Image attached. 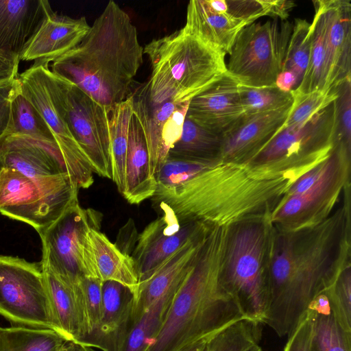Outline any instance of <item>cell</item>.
<instances>
[{
    "label": "cell",
    "mask_w": 351,
    "mask_h": 351,
    "mask_svg": "<svg viewBox=\"0 0 351 351\" xmlns=\"http://www.w3.org/2000/svg\"><path fill=\"white\" fill-rule=\"evenodd\" d=\"M342 200L316 226L284 230L271 224L263 323L280 337L295 328L313 300L351 263L350 184Z\"/></svg>",
    "instance_id": "6da1fadb"
},
{
    "label": "cell",
    "mask_w": 351,
    "mask_h": 351,
    "mask_svg": "<svg viewBox=\"0 0 351 351\" xmlns=\"http://www.w3.org/2000/svg\"><path fill=\"white\" fill-rule=\"evenodd\" d=\"M295 182L266 177L246 165L219 162L180 186L151 197L153 206L172 212L181 222L228 227L239 221L270 217Z\"/></svg>",
    "instance_id": "7a4b0ae2"
},
{
    "label": "cell",
    "mask_w": 351,
    "mask_h": 351,
    "mask_svg": "<svg viewBox=\"0 0 351 351\" xmlns=\"http://www.w3.org/2000/svg\"><path fill=\"white\" fill-rule=\"evenodd\" d=\"M143 54L131 18L110 0L82 40L51 61L49 67L110 109L132 95Z\"/></svg>",
    "instance_id": "3957f363"
},
{
    "label": "cell",
    "mask_w": 351,
    "mask_h": 351,
    "mask_svg": "<svg viewBox=\"0 0 351 351\" xmlns=\"http://www.w3.org/2000/svg\"><path fill=\"white\" fill-rule=\"evenodd\" d=\"M227 227H213L145 351H178L245 318L223 288L221 273Z\"/></svg>",
    "instance_id": "277c9868"
},
{
    "label": "cell",
    "mask_w": 351,
    "mask_h": 351,
    "mask_svg": "<svg viewBox=\"0 0 351 351\" xmlns=\"http://www.w3.org/2000/svg\"><path fill=\"white\" fill-rule=\"evenodd\" d=\"M143 53L152 73L141 92L152 105L190 102L227 71L226 55L183 27L153 39L143 47Z\"/></svg>",
    "instance_id": "5b68a950"
},
{
    "label": "cell",
    "mask_w": 351,
    "mask_h": 351,
    "mask_svg": "<svg viewBox=\"0 0 351 351\" xmlns=\"http://www.w3.org/2000/svg\"><path fill=\"white\" fill-rule=\"evenodd\" d=\"M270 217L235 223L226 230L222 285L246 319L263 324L269 302Z\"/></svg>",
    "instance_id": "8992f818"
},
{
    "label": "cell",
    "mask_w": 351,
    "mask_h": 351,
    "mask_svg": "<svg viewBox=\"0 0 351 351\" xmlns=\"http://www.w3.org/2000/svg\"><path fill=\"white\" fill-rule=\"evenodd\" d=\"M351 150L335 145L330 156L298 178L270 216L284 230L309 228L326 219L350 183Z\"/></svg>",
    "instance_id": "52a82bcc"
},
{
    "label": "cell",
    "mask_w": 351,
    "mask_h": 351,
    "mask_svg": "<svg viewBox=\"0 0 351 351\" xmlns=\"http://www.w3.org/2000/svg\"><path fill=\"white\" fill-rule=\"evenodd\" d=\"M335 128L334 102L304 124L280 130L246 165L264 176L295 181L332 154Z\"/></svg>",
    "instance_id": "ba28073f"
},
{
    "label": "cell",
    "mask_w": 351,
    "mask_h": 351,
    "mask_svg": "<svg viewBox=\"0 0 351 351\" xmlns=\"http://www.w3.org/2000/svg\"><path fill=\"white\" fill-rule=\"evenodd\" d=\"M293 25L287 20L272 18L245 26L228 53L227 71L242 86L275 85L282 69Z\"/></svg>",
    "instance_id": "9c48e42d"
},
{
    "label": "cell",
    "mask_w": 351,
    "mask_h": 351,
    "mask_svg": "<svg viewBox=\"0 0 351 351\" xmlns=\"http://www.w3.org/2000/svg\"><path fill=\"white\" fill-rule=\"evenodd\" d=\"M0 315L12 326L58 333L41 261L0 255Z\"/></svg>",
    "instance_id": "30bf717a"
},
{
    "label": "cell",
    "mask_w": 351,
    "mask_h": 351,
    "mask_svg": "<svg viewBox=\"0 0 351 351\" xmlns=\"http://www.w3.org/2000/svg\"><path fill=\"white\" fill-rule=\"evenodd\" d=\"M52 81L59 109L93 171L112 180L111 108L99 105L75 84L53 73Z\"/></svg>",
    "instance_id": "8fae6325"
},
{
    "label": "cell",
    "mask_w": 351,
    "mask_h": 351,
    "mask_svg": "<svg viewBox=\"0 0 351 351\" xmlns=\"http://www.w3.org/2000/svg\"><path fill=\"white\" fill-rule=\"evenodd\" d=\"M49 64L46 60H36L29 69L19 74L21 93L47 123L67 173L79 189H88L94 182L93 171L59 109Z\"/></svg>",
    "instance_id": "7c38bea8"
},
{
    "label": "cell",
    "mask_w": 351,
    "mask_h": 351,
    "mask_svg": "<svg viewBox=\"0 0 351 351\" xmlns=\"http://www.w3.org/2000/svg\"><path fill=\"white\" fill-rule=\"evenodd\" d=\"M102 215L93 208H84L78 200L55 221L38 234L43 247V265L67 284L75 287L87 277L84 252L87 233L100 230Z\"/></svg>",
    "instance_id": "4fadbf2b"
},
{
    "label": "cell",
    "mask_w": 351,
    "mask_h": 351,
    "mask_svg": "<svg viewBox=\"0 0 351 351\" xmlns=\"http://www.w3.org/2000/svg\"><path fill=\"white\" fill-rule=\"evenodd\" d=\"M162 215L138 234L131 254L138 284L149 279L185 243L213 226L199 221L181 222L165 208Z\"/></svg>",
    "instance_id": "5bb4252c"
},
{
    "label": "cell",
    "mask_w": 351,
    "mask_h": 351,
    "mask_svg": "<svg viewBox=\"0 0 351 351\" xmlns=\"http://www.w3.org/2000/svg\"><path fill=\"white\" fill-rule=\"evenodd\" d=\"M133 97V112L138 119L147 143L150 170L156 178L173 145L180 138L189 102L167 101L152 105L140 91Z\"/></svg>",
    "instance_id": "9a60e30c"
},
{
    "label": "cell",
    "mask_w": 351,
    "mask_h": 351,
    "mask_svg": "<svg viewBox=\"0 0 351 351\" xmlns=\"http://www.w3.org/2000/svg\"><path fill=\"white\" fill-rule=\"evenodd\" d=\"M292 103L273 111L243 114L222 136L221 161L247 164L278 134L289 115Z\"/></svg>",
    "instance_id": "2e32d148"
},
{
    "label": "cell",
    "mask_w": 351,
    "mask_h": 351,
    "mask_svg": "<svg viewBox=\"0 0 351 351\" xmlns=\"http://www.w3.org/2000/svg\"><path fill=\"white\" fill-rule=\"evenodd\" d=\"M243 115L239 83L226 71L190 101L186 117L222 136Z\"/></svg>",
    "instance_id": "e0dca14e"
},
{
    "label": "cell",
    "mask_w": 351,
    "mask_h": 351,
    "mask_svg": "<svg viewBox=\"0 0 351 351\" xmlns=\"http://www.w3.org/2000/svg\"><path fill=\"white\" fill-rule=\"evenodd\" d=\"M102 296L100 323L80 343L101 351H123L133 326V294L121 284L108 280L103 282Z\"/></svg>",
    "instance_id": "ac0fdd59"
},
{
    "label": "cell",
    "mask_w": 351,
    "mask_h": 351,
    "mask_svg": "<svg viewBox=\"0 0 351 351\" xmlns=\"http://www.w3.org/2000/svg\"><path fill=\"white\" fill-rule=\"evenodd\" d=\"M90 29L86 17L58 14L48 5L42 22L26 43L20 60L49 63L75 48Z\"/></svg>",
    "instance_id": "d6986e66"
},
{
    "label": "cell",
    "mask_w": 351,
    "mask_h": 351,
    "mask_svg": "<svg viewBox=\"0 0 351 351\" xmlns=\"http://www.w3.org/2000/svg\"><path fill=\"white\" fill-rule=\"evenodd\" d=\"M210 230L189 241L149 279L138 284L134 296L133 326L156 300L178 290L193 268Z\"/></svg>",
    "instance_id": "ffe728a7"
},
{
    "label": "cell",
    "mask_w": 351,
    "mask_h": 351,
    "mask_svg": "<svg viewBox=\"0 0 351 351\" xmlns=\"http://www.w3.org/2000/svg\"><path fill=\"white\" fill-rule=\"evenodd\" d=\"M84 265L88 278L112 280L127 287L134 296L138 278L131 256L125 254L98 229L87 233Z\"/></svg>",
    "instance_id": "44dd1931"
},
{
    "label": "cell",
    "mask_w": 351,
    "mask_h": 351,
    "mask_svg": "<svg viewBox=\"0 0 351 351\" xmlns=\"http://www.w3.org/2000/svg\"><path fill=\"white\" fill-rule=\"evenodd\" d=\"M326 88H333L351 77V3L348 0H326Z\"/></svg>",
    "instance_id": "7402d4cb"
},
{
    "label": "cell",
    "mask_w": 351,
    "mask_h": 351,
    "mask_svg": "<svg viewBox=\"0 0 351 351\" xmlns=\"http://www.w3.org/2000/svg\"><path fill=\"white\" fill-rule=\"evenodd\" d=\"M34 180L40 188L39 198L12 219L30 225L39 232L78 200L80 189L66 173Z\"/></svg>",
    "instance_id": "603a6c76"
},
{
    "label": "cell",
    "mask_w": 351,
    "mask_h": 351,
    "mask_svg": "<svg viewBox=\"0 0 351 351\" xmlns=\"http://www.w3.org/2000/svg\"><path fill=\"white\" fill-rule=\"evenodd\" d=\"M248 25L229 14L213 10L207 0H191L183 28L199 40L226 55L243 28Z\"/></svg>",
    "instance_id": "cb8c5ba5"
},
{
    "label": "cell",
    "mask_w": 351,
    "mask_h": 351,
    "mask_svg": "<svg viewBox=\"0 0 351 351\" xmlns=\"http://www.w3.org/2000/svg\"><path fill=\"white\" fill-rule=\"evenodd\" d=\"M0 158L4 167L32 179L67 173L58 153L23 136H6L0 143Z\"/></svg>",
    "instance_id": "d4e9b609"
},
{
    "label": "cell",
    "mask_w": 351,
    "mask_h": 351,
    "mask_svg": "<svg viewBox=\"0 0 351 351\" xmlns=\"http://www.w3.org/2000/svg\"><path fill=\"white\" fill-rule=\"evenodd\" d=\"M49 4L46 0H0V49L20 57Z\"/></svg>",
    "instance_id": "484cf974"
},
{
    "label": "cell",
    "mask_w": 351,
    "mask_h": 351,
    "mask_svg": "<svg viewBox=\"0 0 351 351\" xmlns=\"http://www.w3.org/2000/svg\"><path fill=\"white\" fill-rule=\"evenodd\" d=\"M125 180L122 195L131 204L151 198L157 188L156 180L151 173L143 130L133 112L128 128Z\"/></svg>",
    "instance_id": "4316f807"
},
{
    "label": "cell",
    "mask_w": 351,
    "mask_h": 351,
    "mask_svg": "<svg viewBox=\"0 0 351 351\" xmlns=\"http://www.w3.org/2000/svg\"><path fill=\"white\" fill-rule=\"evenodd\" d=\"M43 269L58 333L66 341L81 342L88 330L77 285L73 287L47 267Z\"/></svg>",
    "instance_id": "83f0119b"
},
{
    "label": "cell",
    "mask_w": 351,
    "mask_h": 351,
    "mask_svg": "<svg viewBox=\"0 0 351 351\" xmlns=\"http://www.w3.org/2000/svg\"><path fill=\"white\" fill-rule=\"evenodd\" d=\"M315 16L311 23V47L309 61L299 86L293 94H307L326 88L328 76L326 46L327 7L326 0L313 1Z\"/></svg>",
    "instance_id": "f1b7e54d"
},
{
    "label": "cell",
    "mask_w": 351,
    "mask_h": 351,
    "mask_svg": "<svg viewBox=\"0 0 351 351\" xmlns=\"http://www.w3.org/2000/svg\"><path fill=\"white\" fill-rule=\"evenodd\" d=\"M222 136L185 117L181 135L169 158L203 163L221 162Z\"/></svg>",
    "instance_id": "f546056e"
},
{
    "label": "cell",
    "mask_w": 351,
    "mask_h": 351,
    "mask_svg": "<svg viewBox=\"0 0 351 351\" xmlns=\"http://www.w3.org/2000/svg\"><path fill=\"white\" fill-rule=\"evenodd\" d=\"M311 351H351V332H347L335 318L325 292L311 304Z\"/></svg>",
    "instance_id": "4dcf8cb0"
},
{
    "label": "cell",
    "mask_w": 351,
    "mask_h": 351,
    "mask_svg": "<svg viewBox=\"0 0 351 351\" xmlns=\"http://www.w3.org/2000/svg\"><path fill=\"white\" fill-rule=\"evenodd\" d=\"M132 112V95L110 110L112 180L121 195L125 189L128 128Z\"/></svg>",
    "instance_id": "1f68e13d"
},
{
    "label": "cell",
    "mask_w": 351,
    "mask_h": 351,
    "mask_svg": "<svg viewBox=\"0 0 351 351\" xmlns=\"http://www.w3.org/2000/svg\"><path fill=\"white\" fill-rule=\"evenodd\" d=\"M38 182L14 169L0 171V213L11 219L40 197Z\"/></svg>",
    "instance_id": "d6a6232c"
},
{
    "label": "cell",
    "mask_w": 351,
    "mask_h": 351,
    "mask_svg": "<svg viewBox=\"0 0 351 351\" xmlns=\"http://www.w3.org/2000/svg\"><path fill=\"white\" fill-rule=\"evenodd\" d=\"M10 135L28 138L60 155L47 123L22 95L21 87L12 104V123L8 136Z\"/></svg>",
    "instance_id": "836d02e7"
},
{
    "label": "cell",
    "mask_w": 351,
    "mask_h": 351,
    "mask_svg": "<svg viewBox=\"0 0 351 351\" xmlns=\"http://www.w3.org/2000/svg\"><path fill=\"white\" fill-rule=\"evenodd\" d=\"M66 341L50 329L0 326V351H58Z\"/></svg>",
    "instance_id": "e575fe53"
},
{
    "label": "cell",
    "mask_w": 351,
    "mask_h": 351,
    "mask_svg": "<svg viewBox=\"0 0 351 351\" xmlns=\"http://www.w3.org/2000/svg\"><path fill=\"white\" fill-rule=\"evenodd\" d=\"M261 324L246 318L237 320L214 334L204 351H247L258 345Z\"/></svg>",
    "instance_id": "d590c367"
},
{
    "label": "cell",
    "mask_w": 351,
    "mask_h": 351,
    "mask_svg": "<svg viewBox=\"0 0 351 351\" xmlns=\"http://www.w3.org/2000/svg\"><path fill=\"white\" fill-rule=\"evenodd\" d=\"M177 291L156 300L135 323L128 335L123 351L145 350L158 332Z\"/></svg>",
    "instance_id": "8d00e7d4"
},
{
    "label": "cell",
    "mask_w": 351,
    "mask_h": 351,
    "mask_svg": "<svg viewBox=\"0 0 351 351\" xmlns=\"http://www.w3.org/2000/svg\"><path fill=\"white\" fill-rule=\"evenodd\" d=\"M311 47V23L295 19L287 49L282 71L292 73L300 84L307 68Z\"/></svg>",
    "instance_id": "74e56055"
},
{
    "label": "cell",
    "mask_w": 351,
    "mask_h": 351,
    "mask_svg": "<svg viewBox=\"0 0 351 351\" xmlns=\"http://www.w3.org/2000/svg\"><path fill=\"white\" fill-rule=\"evenodd\" d=\"M243 114L250 115L282 108L293 101L291 92L280 90L276 85L249 87L239 84Z\"/></svg>",
    "instance_id": "f35d334b"
},
{
    "label": "cell",
    "mask_w": 351,
    "mask_h": 351,
    "mask_svg": "<svg viewBox=\"0 0 351 351\" xmlns=\"http://www.w3.org/2000/svg\"><path fill=\"white\" fill-rule=\"evenodd\" d=\"M289 115L280 129L304 124L322 110L335 102L338 96L337 87L325 88L303 95L293 94ZM279 130V131H280Z\"/></svg>",
    "instance_id": "ab89813d"
},
{
    "label": "cell",
    "mask_w": 351,
    "mask_h": 351,
    "mask_svg": "<svg viewBox=\"0 0 351 351\" xmlns=\"http://www.w3.org/2000/svg\"><path fill=\"white\" fill-rule=\"evenodd\" d=\"M217 163H203L167 157L156 178L155 193L175 189Z\"/></svg>",
    "instance_id": "60d3db41"
},
{
    "label": "cell",
    "mask_w": 351,
    "mask_h": 351,
    "mask_svg": "<svg viewBox=\"0 0 351 351\" xmlns=\"http://www.w3.org/2000/svg\"><path fill=\"white\" fill-rule=\"evenodd\" d=\"M324 292L337 322L343 330L351 332V263Z\"/></svg>",
    "instance_id": "b9f144b4"
},
{
    "label": "cell",
    "mask_w": 351,
    "mask_h": 351,
    "mask_svg": "<svg viewBox=\"0 0 351 351\" xmlns=\"http://www.w3.org/2000/svg\"><path fill=\"white\" fill-rule=\"evenodd\" d=\"M103 282L97 278L84 277L77 283L88 330V335L98 327L101 321L103 310Z\"/></svg>",
    "instance_id": "7bdbcfd3"
},
{
    "label": "cell",
    "mask_w": 351,
    "mask_h": 351,
    "mask_svg": "<svg viewBox=\"0 0 351 351\" xmlns=\"http://www.w3.org/2000/svg\"><path fill=\"white\" fill-rule=\"evenodd\" d=\"M335 106V145L351 150V81L346 80L337 86Z\"/></svg>",
    "instance_id": "ee69618b"
},
{
    "label": "cell",
    "mask_w": 351,
    "mask_h": 351,
    "mask_svg": "<svg viewBox=\"0 0 351 351\" xmlns=\"http://www.w3.org/2000/svg\"><path fill=\"white\" fill-rule=\"evenodd\" d=\"M19 90L20 82L18 77L0 82V143L10 134L12 104Z\"/></svg>",
    "instance_id": "f6af8a7d"
},
{
    "label": "cell",
    "mask_w": 351,
    "mask_h": 351,
    "mask_svg": "<svg viewBox=\"0 0 351 351\" xmlns=\"http://www.w3.org/2000/svg\"><path fill=\"white\" fill-rule=\"evenodd\" d=\"M288 336L284 351H311V320L308 311Z\"/></svg>",
    "instance_id": "bcb514c9"
},
{
    "label": "cell",
    "mask_w": 351,
    "mask_h": 351,
    "mask_svg": "<svg viewBox=\"0 0 351 351\" xmlns=\"http://www.w3.org/2000/svg\"><path fill=\"white\" fill-rule=\"evenodd\" d=\"M20 58L0 49V82L17 77Z\"/></svg>",
    "instance_id": "7dc6e473"
},
{
    "label": "cell",
    "mask_w": 351,
    "mask_h": 351,
    "mask_svg": "<svg viewBox=\"0 0 351 351\" xmlns=\"http://www.w3.org/2000/svg\"><path fill=\"white\" fill-rule=\"evenodd\" d=\"M275 85L282 91L291 92L297 88V80L292 73L281 71L276 78Z\"/></svg>",
    "instance_id": "c3c4849f"
},
{
    "label": "cell",
    "mask_w": 351,
    "mask_h": 351,
    "mask_svg": "<svg viewBox=\"0 0 351 351\" xmlns=\"http://www.w3.org/2000/svg\"><path fill=\"white\" fill-rule=\"evenodd\" d=\"M58 351H101L80 342L66 341Z\"/></svg>",
    "instance_id": "681fc988"
},
{
    "label": "cell",
    "mask_w": 351,
    "mask_h": 351,
    "mask_svg": "<svg viewBox=\"0 0 351 351\" xmlns=\"http://www.w3.org/2000/svg\"><path fill=\"white\" fill-rule=\"evenodd\" d=\"M213 335L193 341L178 351H204L207 341Z\"/></svg>",
    "instance_id": "f907efd6"
},
{
    "label": "cell",
    "mask_w": 351,
    "mask_h": 351,
    "mask_svg": "<svg viewBox=\"0 0 351 351\" xmlns=\"http://www.w3.org/2000/svg\"><path fill=\"white\" fill-rule=\"evenodd\" d=\"M247 351H263V350L261 348V347L258 345V346H256L250 348V350H248Z\"/></svg>",
    "instance_id": "816d5d0a"
},
{
    "label": "cell",
    "mask_w": 351,
    "mask_h": 351,
    "mask_svg": "<svg viewBox=\"0 0 351 351\" xmlns=\"http://www.w3.org/2000/svg\"><path fill=\"white\" fill-rule=\"evenodd\" d=\"M3 167V163H2V161H1V159L0 158V171L2 169V168Z\"/></svg>",
    "instance_id": "f5cc1de1"
}]
</instances>
